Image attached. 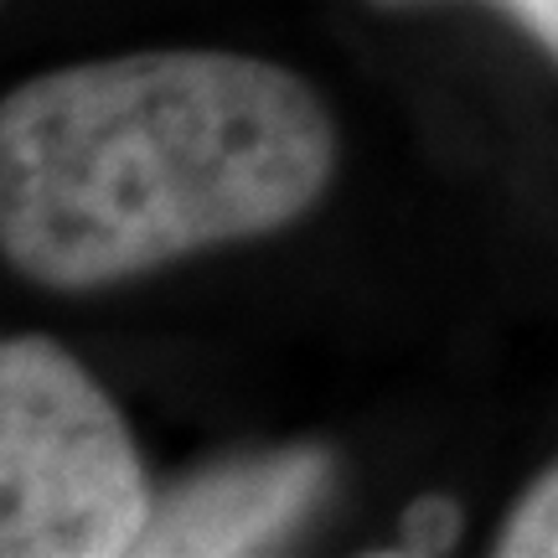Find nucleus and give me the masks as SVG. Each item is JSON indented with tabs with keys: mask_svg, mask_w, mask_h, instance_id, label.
I'll return each instance as SVG.
<instances>
[{
	"mask_svg": "<svg viewBox=\"0 0 558 558\" xmlns=\"http://www.w3.org/2000/svg\"><path fill=\"white\" fill-rule=\"evenodd\" d=\"M320 99L243 52H130L0 99V254L47 290H94L295 222L326 192Z\"/></svg>",
	"mask_w": 558,
	"mask_h": 558,
	"instance_id": "f257e3e1",
	"label": "nucleus"
},
{
	"mask_svg": "<svg viewBox=\"0 0 558 558\" xmlns=\"http://www.w3.org/2000/svg\"><path fill=\"white\" fill-rule=\"evenodd\" d=\"M150 481L120 409L47 337H0V558L135 554Z\"/></svg>",
	"mask_w": 558,
	"mask_h": 558,
	"instance_id": "f03ea898",
	"label": "nucleus"
},
{
	"mask_svg": "<svg viewBox=\"0 0 558 558\" xmlns=\"http://www.w3.org/2000/svg\"><path fill=\"white\" fill-rule=\"evenodd\" d=\"M331 481L320 450H275L207 465L150 501L135 554L145 558H233L279 543Z\"/></svg>",
	"mask_w": 558,
	"mask_h": 558,
	"instance_id": "7ed1b4c3",
	"label": "nucleus"
},
{
	"mask_svg": "<svg viewBox=\"0 0 558 558\" xmlns=\"http://www.w3.org/2000/svg\"><path fill=\"white\" fill-rule=\"evenodd\" d=\"M497 548L507 558H558V465L518 501Z\"/></svg>",
	"mask_w": 558,
	"mask_h": 558,
	"instance_id": "20e7f679",
	"label": "nucleus"
},
{
	"mask_svg": "<svg viewBox=\"0 0 558 558\" xmlns=\"http://www.w3.org/2000/svg\"><path fill=\"white\" fill-rule=\"evenodd\" d=\"M460 533V512L456 501L445 497H424L403 512V554H439L450 548Z\"/></svg>",
	"mask_w": 558,
	"mask_h": 558,
	"instance_id": "39448f33",
	"label": "nucleus"
},
{
	"mask_svg": "<svg viewBox=\"0 0 558 558\" xmlns=\"http://www.w3.org/2000/svg\"><path fill=\"white\" fill-rule=\"evenodd\" d=\"M492 5H501V11H512V16L533 32V37L548 47L558 58V0H492Z\"/></svg>",
	"mask_w": 558,
	"mask_h": 558,
	"instance_id": "423d86ee",
	"label": "nucleus"
}]
</instances>
